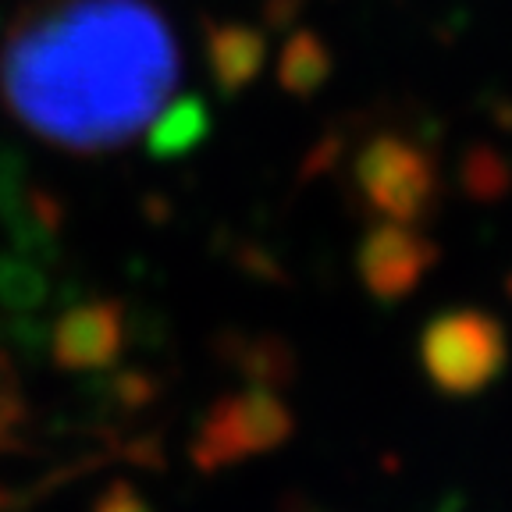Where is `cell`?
Wrapping results in <instances>:
<instances>
[{
  "instance_id": "obj_1",
  "label": "cell",
  "mask_w": 512,
  "mask_h": 512,
  "mask_svg": "<svg viewBox=\"0 0 512 512\" xmlns=\"http://www.w3.org/2000/svg\"><path fill=\"white\" fill-rule=\"evenodd\" d=\"M182 43L157 0H25L0 40V100L47 146L111 153L164 125Z\"/></svg>"
},
{
  "instance_id": "obj_2",
  "label": "cell",
  "mask_w": 512,
  "mask_h": 512,
  "mask_svg": "<svg viewBox=\"0 0 512 512\" xmlns=\"http://www.w3.org/2000/svg\"><path fill=\"white\" fill-rule=\"evenodd\" d=\"M11 427V399L0 392V441H4V431Z\"/></svg>"
}]
</instances>
